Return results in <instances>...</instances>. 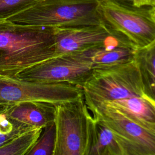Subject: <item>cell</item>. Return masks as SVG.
<instances>
[{"label": "cell", "mask_w": 155, "mask_h": 155, "mask_svg": "<svg viewBox=\"0 0 155 155\" xmlns=\"http://www.w3.org/2000/svg\"><path fill=\"white\" fill-rule=\"evenodd\" d=\"M10 105L0 104V147L21 133L33 128L11 119L8 115Z\"/></svg>", "instance_id": "cell-16"}, {"label": "cell", "mask_w": 155, "mask_h": 155, "mask_svg": "<svg viewBox=\"0 0 155 155\" xmlns=\"http://www.w3.org/2000/svg\"><path fill=\"white\" fill-rule=\"evenodd\" d=\"M7 19L48 28L103 24L98 0H42Z\"/></svg>", "instance_id": "cell-2"}, {"label": "cell", "mask_w": 155, "mask_h": 155, "mask_svg": "<svg viewBox=\"0 0 155 155\" xmlns=\"http://www.w3.org/2000/svg\"><path fill=\"white\" fill-rule=\"evenodd\" d=\"M54 28L0 20V74L21 72L54 57Z\"/></svg>", "instance_id": "cell-1"}, {"label": "cell", "mask_w": 155, "mask_h": 155, "mask_svg": "<svg viewBox=\"0 0 155 155\" xmlns=\"http://www.w3.org/2000/svg\"><path fill=\"white\" fill-rule=\"evenodd\" d=\"M99 2L103 24L117 44L136 50L155 40V7Z\"/></svg>", "instance_id": "cell-3"}, {"label": "cell", "mask_w": 155, "mask_h": 155, "mask_svg": "<svg viewBox=\"0 0 155 155\" xmlns=\"http://www.w3.org/2000/svg\"><path fill=\"white\" fill-rule=\"evenodd\" d=\"M42 0H0V20L25 11Z\"/></svg>", "instance_id": "cell-18"}, {"label": "cell", "mask_w": 155, "mask_h": 155, "mask_svg": "<svg viewBox=\"0 0 155 155\" xmlns=\"http://www.w3.org/2000/svg\"><path fill=\"white\" fill-rule=\"evenodd\" d=\"M87 107L144 94L134 60L118 65L94 67L81 87Z\"/></svg>", "instance_id": "cell-4"}, {"label": "cell", "mask_w": 155, "mask_h": 155, "mask_svg": "<svg viewBox=\"0 0 155 155\" xmlns=\"http://www.w3.org/2000/svg\"><path fill=\"white\" fill-rule=\"evenodd\" d=\"M85 155H123L113 131L93 115L89 122Z\"/></svg>", "instance_id": "cell-12"}, {"label": "cell", "mask_w": 155, "mask_h": 155, "mask_svg": "<svg viewBox=\"0 0 155 155\" xmlns=\"http://www.w3.org/2000/svg\"><path fill=\"white\" fill-rule=\"evenodd\" d=\"M82 96L80 86L68 82H41L0 76V104L41 101L56 105Z\"/></svg>", "instance_id": "cell-6"}, {"label": "cell", "mask_w": 155, "mask_h": 155, "mask_svg": "<svg viewBox=\"0 0 155 155\" xmlns=\"http://www.w3.org/2000/svg\"><path fill=\"white\" fill-rule=\"evenodd\" d=\"M56 141L54 122L43 128L42 131L27 155H53Z\"/></svg>", "instance_id": "cell-17"}, {"label": "cell", "mask_w": 155, "mask_h": 155, "mask_svg": "<svg viewBox=\"0 0 155 155\" xmlns=\"http://www.w3.org/2000/svg\"><path fill=\"white\" fill-rule=\"evenodd\" d=\"M54 38L56 57L105 45L112 36L106 27L100 24L54 28Z\"/></svg>", "instance_id": "cell-9"}, {"label": "cell", "mask_w": 155, "mask_h": 155, "mask_svg": "<svg viewBox=\"0 0 155 155\" xmlns=\"http://www.w3.org/2000/svg\"><path fill=\"white\" fill-rule=\"evenodd\" d=\"M0 76H1V74H0Z\"/></svg>", "instance_id": "cell-20"}, {"label": "cell", "mask_w": 155, "mask_h": 155, "mask_svg": "<svg viewBox=\"0 0 155 155\" xmlns=\"http://www.w3.org/2000/svg\"><path fill=\"white\" fill-rule=\"evenodd\" d=\"M42 129L32 128L21 133L0 147V155H27Z\"/></svg>", "instance_id": "cell-15"}, {"label": "cell", "mask_w": 155, "mask_h": 155, "mask_svg": "<svg viewBox=\"0 0 155 155\" xmlns=\"http://www.w3.org/2000/svg\"><path fill=\"white\" fill-rule=\"evenodd\" d=\"M129 119L155 133V101L146 94L102 102Z\"/></svg>", "instance_id": "cell-10"}, {"label": "cell", "mask_w": 155, "mask_h": 155, "mask_svg": "<svg viewBox=\"0 0 155 155\" xmlns=\"http://www.w3.org/2000/svg\"><path fill=\"white\" fill-rule=\"evenodd\" d=\"M88 108L94 117L113 131L123 155H155V133L104 103Z\"/></svg>", "instance_id": "cell-8"}, {"label": "cell", "mask_w": 155, "mask_h": 155, "mask_svg": "<svg viewBox=\"0 0 155 155\" xmlns=\"http://www.w3.org/2000/svg\"><path fill=\"white\" fill-rule=\"evenodd\" d=\"M93 68L88 50L50 58L21 72L16 78L41 82H68L81 87Z\"/></svg>", "instance_id": "cell-7"}, {"label": "cell", "mask_w": 155, "mask_h": 155, "mask_svg": "<svg viewBox=\"0 0 155 155\" xmlns=\"http://www.w3.org/2000/svg\"><path fill=\"white\" fill-rule=\"evenodd\" d=\"M55 105L41 101H28L12 104L8 109L10 117L33 128H43L54 122Z\"/></svg>", "instance_id": "cell-11"}, {"label": "cell", "mask_w": 155, "mask_h": 155, "mask_svg": "<svg viewBox=\"0 0 155 155\" xmlns=\"http://www.w3.org/2000/svg\"><path fill=\"white\" fill-rule=\"evenodd\" d=\"M99 2H113L116 4L129 6H151L155 7V0H98Z\"/></svg>", "instance_id": "cell-19"}, {"label": "cell", "mask_w": 155, "mask_h": 155, "mask_svg": "<svg viewBox=\"0 0 155 155\" xmlns=\"http://www.w3.org/2000/svg\"><path fill=\"white\" fill-rule=\"evenodd\" d=\"M135 50L125 45L117 44L95 47L90 50L94 67L110 66L124 64L134 59Z\"/></svg>", "instance_id": "cell-14"}, {"label": "cell", "mask_w": 155, "mask_h": 155, "mask_svg": "<svg viewBox=\"0 0 155 155\" xmlns=\"http://www.w3.org/2000/svg\"><path fill=\"white\" fill-rule=\"evenodd\" d=\"M56 141L53 155H85L90 114L84 95L55 105Z\"/></svg>", "instance_id": "cell-5"}, {"label": "cell", "mask_w": 155, "mask_h": 155, "mask_svg": "<svg viewBox=\"0 0 155 155\" xmlns=\"http://www.w3.org/2000/svg\"><path fill=\"white\" fill-rule=\"evenodd\" d=\"M134 60L140 73L144 94L155 101V40L135 50Z\"/></svg>", "instance_id": "cell-13"}]
</instances>
